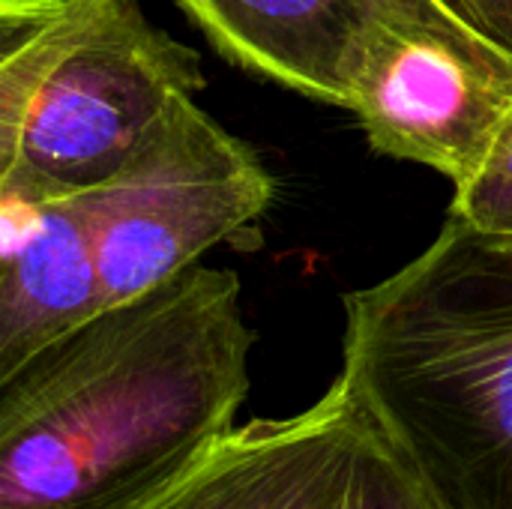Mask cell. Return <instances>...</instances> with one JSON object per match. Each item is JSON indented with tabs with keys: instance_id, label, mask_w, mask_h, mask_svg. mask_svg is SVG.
Listing matches in <instances>:
<instances>
[{
	"instance_id": "1",
	"label": "cell",
	"mask_w": 512,
	"mask_h": 509,
	"mask_svg": "<svg viewBox=\"0 0 512 509\" xmlns=\"http://www.w3.org/2000/svg\"><path fill=\"white\" fill-rule=\"evenodd\" d=\"M255 333L192 264L0 381V509H144L231 432Z\"/></svg>"
},
{
	"instance_id": "2",
	"label": "cell",
	"mask_w": 512,
	"mask_h": 509,
	"mask_svg": "<svg viewBox=\"0 0 512 509\" xmlns=\"http://www.w3.org/2000/svg\"><path fill=\"white\" fill-rule=\"evenodd\" d=\"M342 378L438 509H512V252L456 216L345 297Z\"/></svg>"
},
{
	"instance_id": "3",
	"label": "cell",
	"mask_w": 512,
	"mask_h": 509,
	"mask_svg": "<svg viewBox=\"0 0 512 509\" xmlns=\"http://www.w3.org/2000/svg\"><path fill=\"white\" fill-rule=\"evenodd\" d=\"M201 87L141 0H0V204L102 186Z\"/></svg>"
},
{
	"instance_id": "4",
	"label": "cell",
	"mask_w": 512,
	"mask_h": 509,
	"mask_svg": "<svg viewBox=\"0 0 512 509\" xmlns=\"http://www.w3.org/2000/svg\"><path fill=\"white\" fill-rule=\"evenodd\" d=\"M276 180L258 150L183 96L84 207L105 309L174 279L267 213Z\"/></svg>"
},
{
	"instance_id": "5",
	"label": "cell",
	"mask_w": 512,
	"mask_h": 509,
	"mask_svg": "<svg viewBox=\"0 0 512 509\" xmlns=\"http://www.w3.org/2000/svg\"><path fill=\"white\" fill-rule=\"evenodd\" d=\"M144 509H438L390 432L339 375L306 411L225 432Z\"/></svg>"
},
{
	"instance_id": "6",
	"label": "cell",
	"mask_w": 512,
	"mask_h": 509,
	"mask_svg": "<svg viewBox=\"0 0 512 509\" xmlns=\"http://www.w3.org/2000/svg\"><path fill=\"white\" fill-rule=\"evenodd\" d=\"M378 153L462 183L512 111V51L447 12L381 21L351 66V105Z\"/></svg>"
},
{
	"instance_id": "7",
	"label": "cell",
	"mask_w": 512,
	"mask_h": 509,
	"mask_svg": "<svg viewBox=\"0 0 512 509\" xmlns=\"http://www.w3.org/2000/svg\"><path fill=\"white\" fill-rule=\"evenodd\" d=\"M177 6L234 66L339 108L351 105L354 57L381 21L447 12L438 0H177Z\"/></svg>"
},
{
	"instance_id": "8",
	"label": "cell",
	"mask_w": 512,
	"mask_h": 509,
	"mask_svg": "<svg viewBox=\"0 0 512 509\" xmlns=\"http://www.w3.org/2000/svg\"><path fill=\"white\" fill-rule=\"evenodd\" d=\"M0 381L105 312L96 243L81 201L3 204Z\"/></svg>"
},
{
	"instance_id": "9",
	"label": "cell",
	"mask_w": 512,
	"mask_h": 509,
	"mask_svg": "<svg viewBox=\"0 0 512 509\" xmlns=\"http://www.w3.org/2000/svg\"><path fill=\"white\" fill-rule=\"evenodd\" d=\"M450 216H456L486 246L512 252V111L480 165L456 183Z\"/></svg>"
},
{
	"instance_id": "10",
	"label": "cell",
	"mask_w": 512,
	"mask_h": 509,
	"mask_svg": "<svg viewBox=\"0 0 512 509\" xmlns=\"http://www.w3.org/2000/svg\"><path fill=\"white\" fill-rule=\"evenodd\" d=\"M483 39L512 51V0H438Z\"/></svg>"
}]
</instances>
